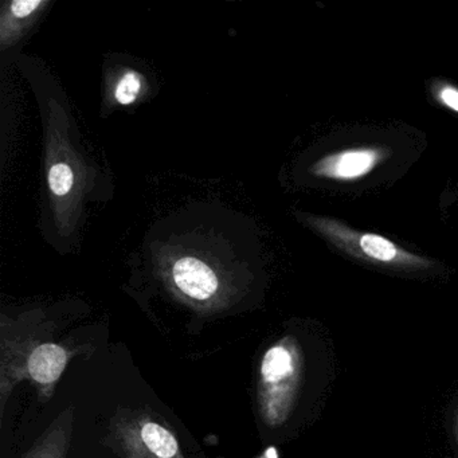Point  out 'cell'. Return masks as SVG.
Listing matches in <instances>:
<instances>
[{
	"label": "cell",
	"instance_id": "obj_5",
	"mask_svg": "<svg viewBox=\"0 0 458 458\" xmlns=\"http://www.w3.org/2000/svg\"><path fill=\"white\" fill-rule=\"evenodd\" d=\"M304 352L294 336H284L265 351L257 380V403L267 428L285 425L299 401Z\"/></svg>",
	"mask_w": 458,
	"mask_h": 458
},
{
	"label": "cell",
	"instance_id": "obj_7",
	"mask_svg": "<svg viewBox=\"0 0 458 458\" xmlns=\"http://www.w3.org/2000/svg\"><path fill=\"white\" fill-rule=\"evenodd\" d=\"M390 155L391 152L387 147H351V148L324 155L310 165V174L324 181L351 183V182L360 181L374 173L390 157Z\"/></svg>",
	"mask_w": 458,
	"mask_h": 458
},
{
	"label": "cell",
	"instance_id": "obj_2",
	"mask_svg": "<svg viewBox=\"0 0 458 458\" xmlns=\"http://www.w3.org/2000/svg\"><path fill=\"white\" fill-rule=\"evenodd\" d=\"M18 65L31 84L45 127L44 170L53 232L58 241L76 237L85 206L98 199L100 173L80 147L66 100L49 74L33 61Z\"/></svg>",
	"mask_w": 458,
	"mask_h": 458
},
{
	"label": "cell",
	"instance_id": "obj_4",
	"mask_svg": "<svg viewBox=\"0 0 458 458\" xmlns=\"http://www.w3.org/2000/svg\"><path fill=\"white\" fill-rule=\"evenodd\" d=\"M294 216L340 253L363 264L403 273H425L437 267L428 257L412 253L385 235L353 229L340 219L300 211Z\"/></svg>",
	"mask_w": 458,
	"mask_h": 458
},
{
	"label": "cell",
	"instance_id": "obj_10",
	"mask_svg": "<svg viewBox=\"0 0 458 458\" xmlns=\"http://www.w3.org/2000/svg\"><path fill=\"white\" fill-rule=\"evenodd\" d=\"M148 90L144 74L132 68H123L112 77L109 84V100L119 106H131L138 103Z\"/></svg>",
	"mask_w": 458,
	"mask_h": 458
},
{
	"label": "cell",
	"instance_id": "obj_6",
	"mask_svg": "<svg viewBox=\"0 0 458 458\" xmlns=\"http://www.w3.org/2000/svg\"><path fill=\"white\" fill-rule=\"evenodd\" d=\"M112 428L124 458H186L175 431L157 412L120 411Z\"/></svg>",
	"mask_w": 458,
	"mask_h": 458
},
{
	"label": "cell",
	"instance_id": "obj_9",
	"mask_svg": "<svg viewBox=\"0 0 458 458\" xmlns=\"http://www.w3.org/2000/svg\"><path fill=\"white\" fill-rule=\"evenodd\" d=\"M73 422L74 407L71 406L61 412L60 417L21 458H68Z\"/></svg>",
	"mask_w": 458,
	"mask_h": 458
},
{
	"label": "cell",
	"instance_id": "obj_11",
	"mask_svg": "<svg viewBox=\"0 0 458 458\" xmlns=\"http://www.w3.org/2000/svg\"><path fill=\"white\" fill-rule=\"evenodd\" d=\"M430 93L438 106L458 114V87L445 80H433Z\"/></svg>",
	"mask_w": 458,
	"mask_h": 458
},
{
	"label": "cell",
	"instance_id": "obj_3",
	"mask_svg": "<svg viewBox=\"0 0 458 458\" xmlns=\"http://www.w3.org/2000/svg\"><path fill=\"white\" fill-rule=\"evenodd\" d=\"M55 328L42 310H29L0 323V417L14 388L23 380L36 386L41 403H47L66 367L77 355L93 351L89 345L55 340Z\"/></svg>",
	"mask_w": 458,
	"mask_h": 458
},
{
	"label": "cell",
	"instance_id": "obj_1",
	"mask_svg": "<svg viewBox=\"0 0 458 458\" xmlns=\"http://www.w3.org/2000/svg\"><path fill=\"white\" fill-rule=\"evenodd\" d=\"M174 229L163 240L155 238L149 256L155 273L165 288L182 304L195 312L219 313L229 310L245 294L246 264L237 250L213 227L205 229V219L195 229H184L174 219Z\"/></svg>",
	"mask_w": 458,
	"mask_h": 458
},
{
	"label": "cell",
	"instance_id": "obj_8",
	"mask_svg": "<svg viewBox=\"0 0 458 458\" xmlns=\"http://www.w3.org/2000/svg\"><path fill=\"white\" fill-rule=\"evenodd\" d=\"M52 4L50 0H13L4 2L0 13V47L7 50L20 44Z\"/></svg>",
	"mask_w": 458,
	"mask_h": 458
},
{
	"label": "cell",
	"instance_id": "obj_12",
	"mask_svg": "<svg viewBox=\"0 0 458 458\" xmlns=\"http://www.w3.org/2000/svg\"><path fill=\"white\" fill-rule=\"evenodd\" d=\"M454 436H455V439H457V442H458V409L454 414Z\"/></svg>",
	"mask_w": 458,
	"mask_h": 458
}]
</instances>
